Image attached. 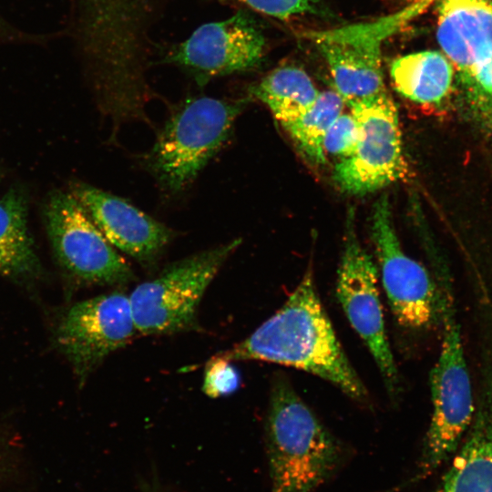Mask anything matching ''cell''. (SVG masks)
Listing matches in <instances>:
<instances>
[{
	"label": "cell",
	"instance_id": "obj_1",
	"mask_svg": "<svg viewBox=\"0 0 492 492\" xmlns=\"http://www.w3.org/2000/svg\"><path fill=\"white\" fill-rule=\"evenodd\" d=\"M221 354L231 361L259 360L302 370L355 400L368 395L320 301L312 271L272 317Z\"/></svg>",
	"mask_w": 492,
	"mask_h": 492
},
{
	"label": "cell",
	"instance_id": "obj_2",
	"mask_svg": "<svg viewBox=\"0 0 492 492\" xmlns=\"http://www.w3.org/2000/svg\"><path fill=\"white\" fill-rule=\"evenodd\" d=\"M266 440L272 492H313L340 459L335 438L283 377L272 387Z\"/></svg>",
	"mask_w": 492,
	"mask_h": 492
},
{
	"label": "cell",
	"instance_id": "obj_3",
	"mask_svg": "<svg viewBox=\"0 0 492 492\" xmlns=\"http://www.w3.org/2000/svg\"><path fill=\"white\" fill-rule=\"evenodd\" d=\"M436 0H414L377 19L305 33L324 58L335 91L350 108L388 92L382 70L384 43Z\"/></svg>",
	"mask_w": 492,
	"mask_h": 492
},
{
	"label": "cell",
	"instance_id": "obj_4",
	"mask_svg": "<svg viewBox=\"0 0 492 492\" xmlns=\"http://www.w3.org/2000/svg\"><path fill=\"white\" fill-rule=\"evenodd\" d=\"M246 103L201 97L177 109L147 158L161 186L171 192L187 188L227 140Z\"/></svg>",
	"mask_w": 492,
	"mask_h": 492
},
{
	"label": "cell",
	"instance_id": "obj_5",
	"mask_svg": "<svg viewBox=\"0 0 492 492\" xmlns=\"http://www.w3.org/2000/svg\"><path fill=\"white\" fill-rule=\"evenodd\" d=\"M443 340L430 373L432 416L419 465V477L431 474L456 451L476 411L472 385L447 282L440 287Z\"/></svg>",
	"mask_w": 492,
	"mask_h": 492
},
{
	"label": "cell",
	"instance_id": "obj_6",
	"mask_svg": "<svg viewBox=\"0 0 492 492\" xmlns=\"http://www.w3.org/2000/svg\"><path fill=\"white\" fill-rule=\"evenodd\" d=\"M241 242L236 239L188 256L138 284L128 296L137 332L169 334L195 328L202 296Z\"/></svg>",
	"mask_w": 492,
	"mask_h": 492
},
{
	"label": "cell",
	"instance_id": "obj_7",
	"mask_svg": "<svg viewBox=\"0 0 492 492\" xmlns=\"http://www.w3.org/2000/svg\"><path fill=\"white\" fill-rule=\"evenodd\" d=\"M44 222L59 266L75 280L93 285L124 284L133 272L70 191L46 198Z\"/></svg>",
	"mask_w": 492,
	"mask_h": 492
},
{
	"label": "cell",
	"instance_id": "obj_8",
	"mask_svg": "<svg viewBox=\"0 0 492 492\" xmlns=\"http://www.w3.org/2000/svg\"><path fill=\"white\" fill-rule=\"evenodd\" d=\"M359 128L354 151L340 159L333 179L343 192L364 195L408 175L396 107L389 94L351 108Z\"/></svg>",
	"mask_w": 492,
	"mask_h": 492
},
{
	"label": "cell",
	"instance_id": "obj_9",
	"mask_svg": "<svg viewBox=\"0 0 492 492\" xmlns=\"http://www.w3.org/2000/svg\"><path fill=\"white\" fill-rule=\"evenodd\" d=\"M371 238L383 286L398 323L420 331L441 321L440 289L425 266L403 250L386 193L373 207Z\"/></svg>",
	"mask_w": 492,
	"mask_h": 492
},
{
	"label": "cell",
	"instance_id": "obj_10",
	"mask_svg": "<svg viewBox=\"0 0 492 492\" xmlns=\"http://www.w3.org/2000/svg\"><path fill=\"white\" fill-rule=\"evenodd\" d=\"M354 226V213L350 208L337 271L336 296L352 327L370 351L387 390L395 395L399 377L384 327L378 272Z\"/></svg>",
	"mask_w": 492,
	"mask_h": 492
},
{
	"label": "cell",
	"instance_id": "obj_11",
	"mask_svg": "<svg viewBox=\"0 0 492 492\" xmlns=\"http://www.w3.org/2000/svg\"><path fill=\"white\" fill-rule=\"evenodd\" d=\"M136 333L129 297L115 291L72 305L56 328V339L83 384L107 356L124 347Z\"/></svg>",
	"mask_w": 492,
	"mask_h": 492
},
{
	"label": "cell",
	"instance_id": "obj_12",
	"mask_svg": "<svg viewBox=\"0 0 492 492\" xmlns=\"http://www.w3.org/2000/svg\"><path fill=\"white\" fill-rule=\"evenodd\" d=\"M265 39L243 11L202 25L170 52L168 61L193 73L198 80L249 71L263 57Z\"/></svg>",
	"mask_w": 492,
	"mask_h": 492
},
{
	"label": "cell",
	"instance_id": "obj_13",
	"mask_svg": "<svg viewBox=\"0 0 492 492\" xmlns=\"http://www.w3.org/2000/svg\"><path fill=\"white\" fill-rule=\"evenodd\" d=\"M436 38L471 92L492 98V1L438 0Z\"/></svg>",
	"mask_w": 492,
	"mask_h": 492
},
{
	"label": "cell",
	"instance_id": "obj_14",
	"mask_svg": "<svg viewBox=\"0 0 492 492\" xmlns=\"http://www.w3.org/2000/svg\"><path fill=\"white\" fill-rule=\"evenodd\" d=\"M113 246L143 264L153 263L173 232L125 200L91 185L73 183L69 190Z\"/></svg>",
	"mask_w": 492,
	"mask_h": 492
},
{
	"label": "cell",
	"instance_id": "obj_15",
	"mask_svg": "<svg viewBox=\"0 0 492 492\" xmlns=\"http://www.w3.org/2000/svg\"><path fill=\"white\" fill-rule=\"evenodd\" d=\"M466 432L436 492H492V332L483 343L478 400Z\"/></svg>",
	"mask_w": 492,
	"mask_h": 492
},
{
	"label": "cell",
	"instance_id": "obj_16",
	"mask_svg": "<svg viewBox=\"0 0 492 492\" xmlns=\"http://www.w3.org/2000/svg\"><path fill=\"white\" fill-rule=\"evenodd\" d=\"M28 199L13 186L0 198V276L30 282L43 273L27 227Z\"/></svg>",
	"mask_w": 492,
	"mask_h": 492
},
{
	"label": "cell",
	"instance_id": "obj_17",
	"mask_svg": "<svg viewBox=\"0 0 492 492\" xmlns=\"http://www.w3.org/2000/svg\"><path fill=\"white\" fill-rule=\"evenodd\" d=\"M454 67L441 52L425 50L395 58L390 77L395 90L407 100L428 106L441 104L450 94Z\"/></svg>",
	"mask_w": 492,
	"mask_h": 492
},
{
	"label": "cell",
	"instance_id": "obj_18",
	"mask_svg": "<svg viewBox=\"0 0 492 492\" xmlns=\"http://www.w3.org/2000/svg\"><path fill=\"white\" fill-rule=\"evenodd\" d=\"M319 94L309 75L292 66L275 68L251 88V95L265 104L280 124L306 111Z\"/></svg>",
	"mask_w": 492,
	"mask_h": 492
},
{
	"label": "cell",
	"instance_id": "obj_19",
	"mask_svg": "<svg viewBox=\"0 0 492 492\" xmlns=\"http://www.w3.org/2000/svg\"><path fill=\"white\" fill-rule=\"evenodd\" d=\"M343 105L335 90L322 91L306 111L281 124L312 164L318 166L325 162L324 138L332 123L343 113Z\"/></svg>",
	"mask_w": 492,
	"mask_h": 492
},
{
	"label": "cell",
	"instance_id": "obj_20",
	"mask_svg": "<svg viewBox=\"0 0 492 492\" xmlns=\"http://www.w3.org/2000/svg\"><path fill=\"white\" fill-rule=\"evenodd\" d=\"M231 362L221 354L209 360L202 385L205 395L217 398L231 395L239 388L241 375Z\"/></svg>",
	"mask_w": 492,
	"mask_h": 492
},
{
	"label": "cell",
	"instance_id": "obj_21",
	"mask_svg": "<svg viewBox=\"0 0 492 492\" xmlns=\"http://www.w3.org/2000/svg\"><path fill=\"white\" fill-rule=\"evenodd\" d=\"M359 138L358 125L352 113H342L330 126L323 141L325 152L340 159L349 156Z\"/></svg>",
	"mask_w": 492,
	"mask_h": 492
},
{
	"label": "cell",
	"instance_id": "obj_22",
	"mask_svg": "<svg viewBox=\"0 0 492 492\" xmlns=\"http://www.w3.org/2000/svg\"><path fill=\"white\" fill-rule=\"evenodd\" d=\"M276 19L287 20L316 11L320 0H229Z\"/></svg>",
	"mask_w": 492,
	"mask_h": 492
},
{
	"label": "cell",
	"instance_id": "obj_23",
	"mask_svg": "<svg viewBox=\"0 0 492 492\" xmlns=\"http://www.w3.org/2000/svg\"><path fill=\"white\" fill-rule=\"evenodd\" d=\"M1 177H2V173H1V168H0V179H1Z\"/></svg>",
	"mask_w": 492,
	"mask_h": 492
},
{
	"label": "cell",
	"instance_id": "obj_24",
	"mask_svg": "<svg viewBox=\"0 0 492 492\" xmlns=\"http://www.w3.org/2000/svg\"><path fill=\"white\" fill-rule=\"evenodd\" d=\"M0 462H1V447H0Z\"/></svg>",
	"mask_w": 492,
	"mask_h": 492
},
{
	"label": "cell",
	"instance_id": "obj_25",
	"mask_svg": "<svg viewBox=\"0 0 492 492\" xmlns=\"http://www.w3.org/2000/svg\"><path fill=\"white\" fill-rule=\"evenodd\" d=\"M490 1H492V0H490Z\"/></svg>",
	"mask_w": 492,
	"mask_h": 492
}]
</instances>
